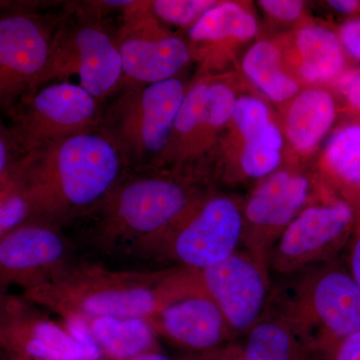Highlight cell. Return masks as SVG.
Listing matches in <instances>:
<instances>
[{"label":"cell","mask_w":360,"mask_h":360,"mask_svg":"<svg viewBox=\"0 0 360 360\" xmlns=\"http://www.w3.org/2000/svg\"><path fill=\"white\" fill-rule=\"evenodd\" d=\"M28 300L1 295L0 345L7 360H101Z\"/></svg>","instance_id":"14"},{"label":"cell","mask_w":360,"mask_h":360,"mask_svg":"<svg viewBox=\"0 0 360 360\" xmlns=\"http://www.w3.org/2000/svg\"><path fill=\"white\" fill-rule=\"evenodd\" d=\"M323 360H360V331L342 341Z\"/></svg>","instance_id":"32"},{"label":"cell","mask_w":360,"mask_h":360,"mask_svg":"<svg viewBox=\"0 0 360 360\" xmlns=\"http://www.w3.org/2000/svg\"><path fill=\"white\" fill-rule=\"evenodd\" d=\"M148 321L156 335L194 352H213L234 333L203 288L170 303Z\"/></svg>","instance_id":"17"},{"label":"cell","mask_w":360,"mask_h":360,"mask_svg":"<svg viewBox=\"0 0 360 360\" xmlns=\"http://www.w3.org/2000/svg\"><path fill=\"white\" fill-rule=\"evenodd\" d=\"M354 208L347 198L307 205L281 234L269 267L292 276L333 262L352 238Z\"/></svg>","instance_id":"7"},{"label":"cell","mask_w":360,"mask_h":360,"mask_svg":"<svg viewBox=\"0 0 360 360\" xmlns=\"http://www.w3.org/2000/svg\"><path fill=\"white\" fill-rule=\"evenodd\" d=\"M283 56L286 65H293L295 75L309 84H326L343 75L345 49L338 35L324 26L298 28Z\"/></svg>","instance_id":"19"},{"label":"cell","mask_w":360,"mask_h":360,"mask_svg":"<svg viewBox=\"0 0 360 360\" xmlns=\"http://www.w3.org/2000/svg\"><path fill=\"white\" fill-rule=\"evenodd\" d=\"M1 360H7L6 359H2Z\"/></svg>","instance_id":"37"},{"label":"cell","mask_w":360,"mask_h":360,"mask_svg":"<svg viewBox=\"0 0 360 360\" xmlns=\"http://www.w3.org/2000/svg\"><path fill=\"white\" fill-rule=\"evenodd\" d=\"M326 172L345 189L347 196L360 198V124L350 123L336 130L324 149Z\"/></svg>","instance_id":"25"},{"label":"cell","mask_w":360,"mask_h":360,"mask_svg":"<svg viewBox=\"0 0 360 360\" xmlns=\"http://www.w3.org/2000/svg\"><path fill=\"white\" fill-rule=\"evenodd\" d=\"M338 86L349 105L360 112V70L345 73L338 80Z\"/></svg>","instance_id":"31"},{"label":"cell","mask_w":360,"mask_h":360,"mask_svg":"<svg viewBox=\"0 0 360 360\" xmlns=\"http://www.w3.org/2000/svg\"><path fill=\"white\" fill-rule=\"evenodd\" d=\"M265 13L274 20L293 22L304 13V2L300 0H262L258 1Z\"/></svg>","instance_id":"28"},{"label":"cell","mask_w":360,"mask_h":360,"mask_svg":"<svg viewBox=\"0 0 360 360\" xmlns=\"http://www.w3.org/2000/svg\"><path fill=\"white\" fill-rule=\"evenodd\" d=\"M117 42L123 75L134 84H153L175 78L191 58L186 42L158 27L155 20L132 18Z\"/></svg>","instance_id":"16"},{"label":"cell","mask_w":360,"mask_h":360,"mask_svg":"<svg viewBox=\"0 0 360 360\" xmlns=\"http://www.w3.org/2000/svg\"><path fill=\"white\" fill-rule=\"evenodd\" d=\"M310 193L309 177L295 170L278 169L262 179L243 206L245 250L269 265L272 248L307 207Z\"/></svg>","instance_id":"10"},{"label":"cell","mask_w":360,"mask_h":360,"mask_svg":"<svg viewBox=\"0 0 360 360\" xmlns=\"http://www.w3.org/2000/svg\"><path fill=\"white\" fill-rule=\"evenodd\" d=\"M0 238L32 219L30 200L18 181L9 177L1 181Z\"/></svg>","instance_id":"26"},{"label":"cell","mask_w":360,"mask_h":360,"mask_svg":"<svg viewBox=\"0 0 360 360\" xmlns=\"http://www.w3.org/2000/svg\"><path fill=\"white\" fill-rule=\"evenodd\" d=\"M129 167L99 129L39 146L23 155L1 181L15 179L30 200L32 219L52 224L96 212Z\"/></svg>","instance_id":"1"},{"label":"cell","mask_w":360,"mask_h":360,"mask_svg":"<svg viewBox=\"0 0 360 360\" xmlns=\"http://www.w3.org/2000/svg\"><path fill=\"white\" fill-rule=\"evenodd\" d=\"M103 4H105V6H113V7H129L132 6V4H135V1H104Z\"/></svg>","instance_id":"36"},{"label":"cell","mask_w":360,"mask_h":360,"mask_svg":"<svg viewBox=\"0 0 360 360\" xmlns=\"http://www.w3.org/2000/svg\"><path fill=\"white\" fill-rule=\"evenodd\" d=\"M338 37L345 51L352 58L360 60V18H354L343 23Z\"/></svg>","instance_id":"30"},{"label":"cell","mask_w":360,"mask_h":360,"mask_svg":"<svg viewBox=\"0 0 360 360\" xmlns=\"http://www.w3.org/2000/svg\"><path fill=\"white\" fill-rule=\"evenodd\" d=\"M70 245L49 222L30 220L0 238V284L25 290L51 283L70 266Z\"/></svg>","instance_id":"11"},{"label":"cell","mask_w":360,"mask_h":360,"mask_svg":"<svg viewBox=\"0 0 360 360\" xmlns=\"http://www.w3.org/2000/svg\"><path fill=\"white\" fill-rule=\"evenodd\" d=\"M345 198L352 202L354 208V229L349 240L348 270L360 286V198L349 196Z\"/></svg>","instance_id":"29"},{"label":"cell","mask_w":360,"mask_h":360,"mask_svg":"<svg viewBox=\"0 0 360 360\" xmlns=\"http://www.w3.org/2000/svg\"><path fill=\"white\" fill-rule=\"evenodd\" d=\"M229 125L240 141L238 165L243 176L264 179L278 170L283 134L264 101L255 96L238 97Z\"/></svg>","instance_id":"18"},{"label":"cell","mask_w":360,"mask_h":360,"mask_svg":"<svg viewBox=\"0 0 360 360\" xmlns=\"http://www.w3.org/2000/svg\"><path fill=\"white\" fill-rule=\"evenodd\" d=\"M243 232V206L227 195H207L158 250L184 269L201 271L238 252Z\"/></svg>","instance_id":"9"},{"label":"cell","mask_w":360,"mask_h":360,"mask_svg":"<svg viewBox=\"0 0 360 360\" xmlns=\"http://www.w3.org/2000/svg\"><path fill=\"white\" fill-rule=\"evenodd\" d=\"M130 360H172L167 357V355L161 354L160 352H150L146 354H142L139 356Z\"/></svg>","instance_id":"35"},{"label":"cell","mask_w":360,"mask_h":360,"mask_svg":"<svg viewBox=\"0 0 360 360\" xmlns=\"http://www.w3.org/2000/svg\"><path fill=\"white\" fill-rule=\"evenodd\" d=\"M186 94L179 78L132 84L103 115L101 130L139 172L162 168L175 118Z\"/></svg>","instance_id":"5"},{"label":"cell","mask_w":360,"mask_h":360,"mask_svg":"<svg viewBox=\"0 0 360 360\" xmlns=\"http://www.w3.org/2000/svg\"><path fill=\"white\" fill-rule=\"evenodd\" d=\"M87 322L99 349L110 360H130L160 352L158 335L146 319L98 317Z\"/></svg>","instance_id":"22"},{"label":"cell","mask_w":360,"mask_h":360,"mask_svg":"<svg viewBox=\"0 0 360 360\" xmlns=\"http://www.w3.org/2000/svg\"><path fill=\"white\" fill-rule=\"evenodd\" d=\"M258 32L257 18L243 4L219 1L191 26L194 44L236 45L250 41Z\"/></svg>","instance_id":"23"},{"label":"cell","mask_w":360,"mask_h":360,"mask_svg":"<svg viewBox=\"0 0 360 360\" xmlns=\"http://www.w3.org/2000/svg\"><path fill=\"white\" fill-rule=\"evenodd\" d=\"M206 354V360H246L243 348L229 347L220 352Z\"/></svg>","instance_id":"33"},{"label":"cell","mask_w":360,"mask_h":360,"mask_svg":"<svg viewBox=\"0 0 360 360\" xmlns=\"http://www.w3.org/2000/svg\"><path fill=\"white\" fill-rule=\"evenodd\" d=\"M75 73L79 77L80 86L99 103L122 79V58L117 44L96 20L86 18L59 28L49 63L28 94L51 78Z\"/></svg>","instance_id":"8"},{"label":"cell","mask_w":360,"mask_h":360,"mask_svg":"<svg viewBox=\"0 0 360 360\" xmlns=\"http://www.w3.org/2000/svg\"><path fill=\"white\" fill-rule=\"evenodd\" d=\"M285 66L281 45L267 39L251 45L241 63L250 82L277 103H290L302 91L297 78Z\"/></svg>","instance_id":"21"},{"label":"cell","mask_w":360,"mask_h":360,"mask_svg":"<svg viewBox=\"0 0 360 360\" xmlns=\"http://www.w3.org/2000/svg\"><path fill=\"white\" fill-rule=\"evenodd\" d=\"M333 262L297 274L295 283L278 293L271 314L292 328L321 360L360 331V286L349 270Z\"/></svg>","instance_id":"4"},{"label":"cell","mask_w":360,"mask_h":360,"mask_svg":"<svg viewBox=\"0 0 360 360\" xmlns=\"http://www.w3.org/2000/svg\"><path fill=\"white\" fill-rule=\"evenodd\" d=\"M196 182L179 167L125 177L94 212L99 215L96 240L106 248L160 250L207 196Z\"/></svg>","instance_id":"3"},{"label":"cell","mask_w":360,"mask_h":360,"mask_svg":"<svg viewBox=\"0 0 360 360\" xmlns=\"http://www.w3.org/2000/svg\"><path fill=\"white\" fill-rule=\"evenodd\" d=\"M11 141L25 155L49 142L101 129L99 101L80 85L60 82L21 97Z\"/></svg>","instance_id":"6"},{"label":"cell","mask_w":360,"mask_h":360,"mask_svg":"<svg viewBox=\"0 0 360 360\" xmlns=\"http://www.w3.org/2000/svg\"><path fill=\"white\" fill-rule=\"evenodd\" d=\"M336 118L335 97L321 87L302 90L288 104L284 135L291 148L309 155L324 139Z\"/></svg>","instance_id":"20"},{"label":"cell","mask_w":360,"mask_h":360,"mask_svg":"<svg viewBox=\"0 0 360 360\" xmlns=\"http://www.w3.org/2000/svg\"><path fill=\"white\" fill-rule=\"evenodd\" d=\"M202 285L195 270H112L71 264L51 283L25 291L30 303L61 317L153 319L168 304Z\"/></svg>","instance_id":"2"},{"label":"cell","mask_w":360,"mask_h":360,"mask_svg":"<svg viewBox=\"0 0 360 360\" xmlns=\"http://www.w3.org/2000/svg\"><path fill=\"white\" fill-rule=\"evenodd\" d=\"M236 101L233 89L220 80H201L187 90L175 118L162 167H179L212 146L219 132L231 123Z\"/></svg>","instance_id":"12"},{"label":"cell","mask_w":360,"mask_h":360,"mask_svg":"<svg viewBox=\"0 0 360 360\" xmlns=\"http://www.w3.org/2000/svg\"><path fill=\"white\" fill-rule=\"evenodd\" d=\"M54 37L40 18L27 13L0 20V94L2 103L30 94L51 58Z\"/></svg>","instance_id":"15"},{"label":"cell","mask_w":360,"mask_h":360,"mask_svg":"<svg viewBox=\"0 0 360 360\" xmlns=\"http://www.w3.org/2000/svg\"><path fill=\"white\" fill-rule=\"evenodd\" d=\"M328 4L338 13L350 14L359 11L360 2L356 0H330Z\"/></svg>","instance_id":"34"},{"label":"cell","mask_w":360,"mask_h":360,"mask_svg":"<svg viewBox=\"0 0 360 360\" xmlns=\"http://www.w3.org/2000/svg\"><path fill=\"white\" fill-rule=\"evenodd\" d=\"M243 350L246 360H321L292 328L274 315L262 316L250 329Z\"/></svg>","instance_id":"24"},{"label":"cell","mask_w":360,"mask_h":360,"mask_svg":"<svg viewBox=\"0 0 360 360\" xmlns=\"http://www.w3.org/2000/svg\"><path fill=\"white\" fill-rule=\"evenodd\" d=\"M269 269L245 250L198 271L201 285L234 333H250L264 316L269 291Z\"/></svg>","instance_id":"13"},{"label":"cell","mask_w":360,"mask_h":360,"mask_svg":"<svg viewBox=\"0 0 360 360\" xmlns=\"http://www.w3.org/2000/svg\"><path fill=\"white\" fill-rule=\"evenodd\" d=\"M219 2L215 0H156L151 2V8L158 18L167 22L193 26Z\"/></svg>","instance_id":"27"}]
</instances>
